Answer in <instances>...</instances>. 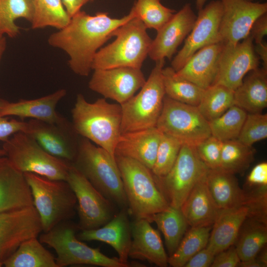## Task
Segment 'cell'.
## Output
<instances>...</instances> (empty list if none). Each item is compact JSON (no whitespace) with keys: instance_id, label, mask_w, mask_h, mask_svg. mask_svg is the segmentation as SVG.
<instances>
[{"instance_id":"34","label":"cell","mask_w":267,"mask_h":267,"mask_svg":"<svg viewBox=\"0 0 267 267\" xmlns=\"http://www.w3.org/2000/svg\"><path fill=\"white\" fill-rule=\"evenodd\" d=\"M234 105V90L220 84H214L204 90L198 110L208 121L223 114Z\"/></svg>"},{"instance_id":"43","label":"cell","mask_w":267,"mask_h":267,"mask_svg":"<svg viewBox=\"0 0 267 267\" xmlns=\"http://www.w3.org/2000/svg\"><path fill=\"white\" fill-rule=\"evenodd\" d=\"M222 144L211 135L195 146L199 157L209 169L220 168Z\"/></svg>"},{"instance_id":"28","label":"cell","mask_w":267,"mask_h":267,"mask_svg":"<svg viewBox=\"0 0 267 267\" xmlns=\"http://www.w3.org/2000/svg\"><path fill=\"white\" fill-rule=\"evenodd\" d=\"M206 180L211 194L221 210L246 205L249 193L240 188L235 174L220 168L208 169Z\"/></svg>"},{"instance_id":"25","label":"cell","mask_w":267,"mask_h":267,"mask_svg":"<svg viewBox=\"0 0 267 267\" xmlns=\"http://www.w3.org/2000/svg\"><path fill=\"white\" fill-rule=\"evenodd\" d=\"M33 206L30 188L24 174L7 158L0 157V212Z\"/></svg>"},{"instance_id":"4","label":"cell","mask_w":267,"mask_h":267,"mask_svg":"<svg viewBox=\"0 0 267 267\" xmlns=\"http://www.w3.org/2000/svg\"><path fill=\"white\" fill-rule=\"evenodd\" d=\"M122 178L129 214L148 221L170 206L150 169L133 159L115 156Z\"/></svg>"},{"instance_id":"42","label":"cell","mask_w":267,"mask_h":267,"mask_svg":"<svg viewBox=\"0 0 267 267\" xmlns=\"http://www.w3.org/2000/svg\"><path fill=\"white\" fill-rule=\"evenodd\" d=\"M4 15L12 26L18 27L15 21L24 18L32 22L34 14V0H0Z\"/></svg>"},{"instance_id":"32","label":"cell","mask_w":267,"mask_h":267,"mask_svg":"<svg viewBox=\"0 0 267 267\" xmlns=\"http://www.w3.org/2000/svg\"><path fill=\"white\" fill-rule=\"evenodd\" d=\"M246 221L234 244L240 261L257 257L267 242V223L249 218Z\"/></svg>"},{"instance_id":"24","label":"cell","mask_w":267,"mask_h":267,"mask_svg":"<svg viewBox=\"0 0 267 267\" xmlns=\"http://www.w3.org/2000/svg\"><path fill=\"white\" fill-rule=\"evenodd\" d=\"M162 135L156 127L122 133L115 156L133 159L151 170Z\"/></svg>"},{"instance_id":"20","label":"cell","mask_w":267,"mask_h":267,"mask_svg":"<svg viewBox=\"0 0 267 267\" xmlns=\"http://www.w3.org/2000/svg\"><path fill=\"white\" fill-rule=\"evenodd\" d=\"M129 214L128 209H120L110 221L101 227L81 230L78 238L81 241H97L110 245L117 253L119 260L130 267L128 259L132 232Z\"/></svg>"},{"instance_id":"23","label":"cell","mask_w":267,"mask_h":267,"mask_svg":"<svg viewBox=\"0 0 267 267\" xmlns=\"http://www.w3.org/2000/svg\"><path fill=\"white\" fill-rule=\"evenodd\" d=\"M144 219L135 218L131 223L132 242L129 257L147 261L160 267H166L168 258L159 232Z\"/></svg>"},{"instance_id":"8","label":"cell","mask_w":267,"mask_h":267,"mask_svg":"<svg viewBox=\"0 0 267 267\" xmlns=\"http://www.w3.org/2000/svg\"><path fill=\"white\" fill-rule=\"evenodd\" d=\"M5 156L19 171L66 180L70 163L45 151L30 135L17 132L3 142Z\"/></svg>"},{"instance_id":"18","label":"cell","mask_w":267,"mask_h":267,"mask_svg":"<svg viewBox=\"0 0 267 267\" xmlns=\"http://www.w3.org/2000/svg\"><path fill=\"white\" fill-rule=\"evenodd\" d=\"M259 60L249 35L235 45L224 44L214 84L222 85L235 90L246 74L258 68Z\"/></svg>"},{"instance_id":"13","label":"cell","mask_w":267,"mask_h":267,"mask_svg":"<svg viewBox=\"0 0 267 267\" xmlns=\"http://www.w3.org/2000/svg\"><path fill=\"white\" fill-rule=\"evenodd\" d=\"M222 13L221 0L212 1L198 11L194 26L181 49L171 62V67L179 70L201 48L220 42L219 29Z\"/></svg>"},{"instance_id":"14","label":"cell","mask_w":267,"mask_h":267,"mask_svg":"<svg viewBox=\"0 0 267 267\" xmlns=\"http://www.w3.org/2000/svg\"><path fill=\"white\" fill-rule=\"evenodd\" d=\"M25 133L33 138L47 153L72 163L77 155L78 135L72 124L63 118L56 123L30 119Z\"/></svg>"},{"instance_id":"55","label":"cell","mask_w":267,"mask_h":267,"mask_svg":"<svg viewBox=\"0 0 267 267\" xmlns=\"http://www.w3.org/2000/svg\"><path fill=\"white\" fill-rule=\"evenodd\" d=\"M5 156V151L2 148H0V157Z\"/></svg>"},{"instance_id":"26","label":"cell","mask_w":267,"mask_h":267,"mask_svg":"<svg viewBox=\"0 0 267 267\" xmlns=\"http://www.w3.org/2000/svg\"><path fill=\"white\" fill-rule=\"evenodd\" d=\"M180 208L191 227L212 226L221 210L208 189L206 175L195 185Z\"/></svg>"},{"instance_id":"40","label":"cell","mask_w":267,"mask_h":267,"mask_svg":"<svg viewBox=\"0 0 267 267\" xmlns=\"http://www.w3.org/2000/svg\"><path fill=\"white\" fill-rule=\"evenodd\" d=\"M182 144L176 138L163 134L151 169L154 176L163 177L170 171L178 158Z\"/></svg>"},{"instance_id":"52","label":"cell","mask_w":267,"mask_h":267,"mask_svg":"<svg viewBox=\"0 0 267 267\" xmlns=\"http://www.w3.org/2000/svg\"><path fill=\"white\" fill-rule=\"evenodd\" d=\"M267 266L257 257L245 261H240L238 266L241 267H266Z\"/></svg>"},{"instance_id":"22","label":"cell","mask_w":267,"mask_h":267,"mask_svg":"<svg viewBox=\"0 0 267 267\" xmlns=\"http://www.w3.org/2000/svg\"><path fill=\"white\" fill-rule=\"evenodd\" d=\"M223 46V44L219 42L201 48L179 70L175 71V77L188 81L204 89L214 85Z\"/></svg>"},{"instance_id":"3","label":"cell","mask_w":267,"mask_h":267,"mask_svg":"<svg viewBox=\"0 0 267 267\" xmlns=\"http://www.w3.org/2000/svg\"><path fill=\"white\" fill-rule=\"evenodd\" d=\"M105 197L120 209H128L120 172L115 157L82 137L72 163Z\"/></svg>"},{"instance_id":"38","label":"cell","mask_w":267,"mask_h":267,"mask_svg":"<svg viewBox=\"0 0 267 267\" xmlns=\"http://www.w3.org/2000/svg\"><path fill=\"white\" fill-rule=\"evenodd\" d=\"M247 112L232 105L220 117L209 122L211 135L222 142L237 139Z\"/></svg>"},{"instance_id":"53","label":"cell","mask_w":267,"mask_h":267,"mask_svg":"<svg viewBox=\"0 0 267 267\" xmlns=\"http://www.w3.org/2000/svg\"><path fill=\"white\" fill-rule=\"evenodd\" d=\"M6 47V40L4 36L0 37V61Z\"/></svg>"},{"instance_id":"6","label":"cell","mask_w":267,"mask_h":267,"mask_svg":"<svg viewBox=\"0 0 267 267\" xmlns=\"http://www.w3.org/2000/svg\"><path fill=\"white\" fill-rule=\"evenodd\" d=\"M30 188L33 201L46 232L67 221L75 214L76 196L68 183L32 173H23Z\"/></svg>"},{"instance_id":"41","label":"cell","mask_w":267,"mask_h":267,"mask_svg":"<svg viewBox=\"0 0 267 267\" xmlns=\"http://www.w3.org/2000/svg\"><path fill=\"white\" fill-rule=\"evenodd\" d=\"M267 137V114L247 113L237 140L248 146Z\"/></svg>"},{"instance_id":"27","label":"cell","mask_w":267,"mask_h":267,"mask_svg":"<svg viewBox=\"0 0 267 267\" xmlns=\"http://www.w3.org/2000/svg\"><path fill=\"white\" fill-rule=\"evenodd\" d=\"M249 216L246 205L221 210L212 225L206 247L216 255L234 245Z\"/></svg>"},{"instance_id":"30","label":"cell","mask_w":267,"mask_h":267,"mask_svg":"<svg viewBox=\"0 0 267 267\" xmlns=\"http://www.w3.org/2000/svg\"><path fill=\"white\" fill-rule=\"evenodd\" d=\"M6 267H58L55 258L37 237L23 242L3 261Z\"/></svg>"},{"instance_id":"5","label":"cell","mask_w":267,"mask_h":267,"mask_svg":"<svg viewBox=\"0 0 267 267\" xmlns=\"http://www.w3.org/2000/svg\"><path fill=\"white\" fill-rule=\"evenodd\" d=\"M146 30L136 17L122 25L114 32L115 40L95 54L92 70L120 67L141 69L152 41Z\"/></svg>"},{"instance_id":"35","label":"cell","mask_w":267,"mask_h":267,"mask_svg":"<svg viewBox=\"0 0 267 267\" xmlns=\"http://www.w3.org/2000/svg\"><path fill=\"white\" fill-rule=\"evenodd\" d=\"M175 72L171 67L163 69L165 95L178 102L197 106L205 89L188 81L177 78Z\"/></svg>"},{"instance_id":"50","label":"cell","mask_w":267,"mask_h":267,"mask_svg":"<svg viewBox=\"0 0 267 267\" xmlns=\"http://www.w3.org/2000/svg\"><path fill=\"white\" fill-rule=\"evenodd\" d=\"M70 17L81 10V8L91 0H61Z\"/></svg>"},{"instance_id":"58","label":"cell","mask_w":267,"mask_h":267,"mask_svg":"<svg viewBox=\"0 0 267 267\" xmlns=\"http://www.w3.org/2000/svg\"><path fill=\"white\" fill-rule=\"evenodd\" d=\"M94 0H91V1H93Z\"/></svg>"},{"instance_id":"9","label":"cell","mask_w":267,"mask_h":267,"mask_svg":"<svg viewBox=\"0 0 267 267\" xmlns=\"http://www.w3.org/2000/svg\"><path fill=\"white\" fill-rule=\"evenodd\" d=\"M63 222L40 236L39 240L55 251L58 267L76 265L102 267H128L118 258H110L78 238L77 225Z\"/></svg>"},{"instance_id":"7","label":"cell","mask_w":267,"mask_h":267,"mask_svg":"<svg viewBox=\"0 0 267 267\" xmlns=\"http://www.w3.org/2000/svg\"><path fill=\"white\" fill-rule=\"evenodd\" d=\"M165 59L155 61L138 93L120 104L122 133L156 127L165 96L162 74Z\"/></svg>"},{"instance_id":"1","label":"cell","mask_w":267,"mask_h":267,"mask_svg":"<svg viewBox=\"0 0 267 267\" xmlns=\"http://www.w3.org/2000/svg\"><path fill=\"white\" fill-rule=\"evenodd\" d=\"M134 17L132 8L120 18H112L105 12L90 15L80 10L71 17L66 26L51 34L47 42L67 53L68 65L74 73L88 76L97 51L114 36L117 28Z\"/></svg>"},{"instance_id":"11","label":"cell","mask_w":267,"mask_h":267,"mask_svg":"<svg viewBox=\"0 0 267 267\" xmlns=\"http://www.w3.org/2000/svg\"><path fill=\"white\" fill-rule=\"evenodd\" d=\"M156 127L182 144L194 146L211 135L209 121L197 106L178 102L166 95Z\"/></svg>"},{"instance_id":"45","label":"cell","mask_w":267,"mask_h":267,"mask_svg":"<svg viewBox=\"0 0 267 267\" xmlns=\"http://www.w3.org/2000/svg\"><path fill=\"white\" fill-rule=\"evenodd\" d=\"M240 262L235 246L233 245L217 254L211 267H236Z\"/></svg>"},{"instance_id":"15","label":"cell","mask_w":267,"mask_h":267,"mask_svg":"<svg viewBox=\"0 0 267 267\" xmlns=\"http://www.w3.org/2000/svg\"><path fill=\"white\" fill-rule=\"evenodd\" d=\"M42 231L34 206L0 212V260L3 262L23 242L38 237Z\"/></svg>"},{"instance_id":"17","label":"cell","mask_w":267,"mask_h":267,"mask_svg":"<svg viewBox=\"0 0 267 267\" xmlns=\"http://www.w3.org/2000/svg\"><path fill=\"white\" fill-rule=\"evenodd\" d=\"M145 81L141 69L120 67L95 69L89 88L104 98L122 104L133 96Z\"/></svg>"},{"instance_id":"49","label":"cell","mask_w":267,"mask_h":267,"mask_svg":"<svg viewBox=\"0 0 267 267\" xmlns=\"http://www.w3.org/2000/svg\"><path fill=\"white\" fill-rule=\"evenodd\" d=\"M19 34V28L10 25L6 19L0 3V37L7 35L11 38H14Z\"/></svg>"},{"instance_id":"44","label":"cell","mask_w":267,"mask_h":267,"mask_svg":"<svg viewBox=\"0 0 267 267\" xmlns=\"http://www.w3.org/2000/svg\"><path fill=\"white\" fill-rule=\"evenodd\" d=\"M27 127V122L9 120L0 115V140L4 142L17 132H25Z\"/></svg>"},{"instance_id":"54","label":"cell","mask_w":267,"mask_h":267,"mask_svg":"<svg viewBox=\"0 0 267 267\" xmlns=\"http://www.w3.org/2000/svg\"><path fill=\"white\" fill-rule=\"evenodd\" d=\"M207 0H196V7L198 11L203 8Z\"/></svg>"},{"instance_id":"29","label":"cell","mask_w":267,"mask_h":267,"mask_svg":"<svg viewBox=\"0 0 267 267\" xmlns=\"http://www.w3.org/2000/svg\"><path fill=\"white\" fill-rule=\"evenodd\" d=\"M234 90V105L249 113H262L267 106V70H252Z\"/></svg>"},{"instance_id":"16","label":"cell","mask_w":267,"mask_h":267,"mask_svg":"<svg viewBox=\"0 0 267 267\" xmlns=\"http://www.w3.org/2000/svg\"><path fill=\"white\" fill-rule=\"evenodd\" d=\"M222 13L220 22V42L233 45L247 36L254 22L267 12V3L248 0H221Z\"/></svg>"},{"instance_id":"2","label":"cell","mask_w":267,"mask_h":267,"mask_svg":"<svg viewBox=\"0 0 267 267\" xmlns=\"http://www.w3.org/2000/svg\"><path fill=\"white\" fill-rule=\"evenodd\" d=\"M72 125L79 135L115 156V148L122 134L120 104L110 103L105 98L89 102L79 93L72 109Z\"/></svg>"},{"instance_id":"57","label":"cell","mask_w":267,"mask_h":267,"mask_svg":"<svg viewBox=\"0 0 267 267\" xmlns=\"http://www.w3.org/2000/svg\"><path fill=\"white\" fill-rule=\"evenodd\" d=\"M251 0V1H252L253 0Z\"/></svg>"},{"instance_id":"21","label":"cell","mask_w":267,"mask_h":267,"mask_svg":"<svg viewBox=\"0 0 267 267\" xmlns=\"http://www.w3.org/2000/svg\"><path fill=\"white\" fill-rule=\"evenodd\" d=\"M66 94V90L62 89L33 99H20L11 102L0 98V115L3 117L14 116L56 123L63 117L57 112L56 107Z\"/></svg>"},{"instance_id":"33","label":"cell","mask_w":267,"mask_h":267,"mask_svg":"<svg viewBox=\"0 0 267 267\" xmlns=\"http://www.w3.org/2000/svg\"><path fill=\"white\" fill-rule=\"evenodd\" d=\"M212 227H191L169 257L168 264L173 267H184L190 259L206 247Z\"/></svg>"},{"instance_id":"51","label":"cell","mask_w":267,"mask_h":267,"mask_svg":"<svg viewBox=\"0 0 267 267\" xmlns=\"http://www.w3.org/2000/svg\"><path fill=\"white\" fill-rule=\"evenodd\" d=\"M255 51L263 63V68L267 70V44L262 42L256 44Z\"/></svg>"},{"instance_id":"10","label":"cell","mask_w":267,"mask_h":267,"mask_svg":"<svg viewBox=\"0 0 267 267\" xmlns=\"http://www.w3.org/2000/svg\"><path fill=\"white\" fill-rule=\"evenodd\" d=\"M208 168L199 157L195 146L182 144L178 158L164 176H154L155 181L169 205L180 208Z\"/></svg>"},{"instance_id":"12","label":"cell","mask_w":267,"mask_h":267,"mask_svg":"<svg viewBox=\"0 0 267 267\" xmlns=\"http://www.w3.org/2000/svg\"><path fill=\"white\" fill-rule=\"evenodd\" d=\"M66 181L77 199L81 230L98 228L110 221L116 213L115 206L98 191L71 163Z\"/></svg>"},{"instance_id":"37","label":"cell","mask_w":267,"mask_h":267,"mask_svg":"<svg viewBox=\"0 0 267 267\" xmlns=\"http://www.w3.org/2000/svg\"><path fill=\"white\" fill-rule=\"evenodd\" d=\"M255 150L237 139L223 142L220 168L232 174H242L253 162Z\"/></svg>"},{"instance_id":"36","label":"cell","mask_w":267,"mask_h":267,"mask_svg":"<svg viewBox=\"0 0 267 267\" xmlns=\"http://www.w3.org/2000/svg\"><path fill=\"white\" fill-rule=\"evenodd\" d=\"M34 14L31 22L33 29L51 27L61 29L71 19L61 0H34Z\"/></svg>"},{"instance_id":"47","label":"cell","mask_w":267,"mask_h":267,"mask_svg":"<svg viewBox=\"0 0 267 267\" xmlns=\"http://www.w3.org/2000/svg\"><path fill=\"white\" fill-rule=\"evenodd\" d=\"M215 255L206 247L194 255L184 267H211Z\"/></svg>"},{"instance_id":"46","label":"cell","mask_w":267,"mask_h":267,"mask_svg":"<svg viewBox=\"0 0 267 267\" xmlns=\"http://www.w3.org/2000/svg\"><path fill=\"white\" fill-rule=\"evenodd\" d=\"M247 181L250 185L267 186V163L256 165L248 175Z\"/></svg>"},{"instance_id":"31","label":"cell","mask_w":267,"mask_h":267,"mask_svg":"<svg viewBox=\"0 0 267 267\" xmlns=\"http://www.w3.org/2000/svg\"><path fill=\"white\" fill-rule=\"evenodd\" d=\"M149 222H155L163 233L170 256L178 247L188 225L180 208L170 205L166 210L153 215Z\"/></svg>"},{"instance_id":"48","label":"cell","mask_w":267,"mask_h":267,"mask_svg":"<svg viewBox=\"0 0 267 267\" xmlns=\"http://www.w3.org/2000/svg\"><path fill=\"white\" fill-rule=\"evenodd\" d=\"M267 34V14H263L254 22L249 35L256 44L263 42L264 37Z\"/></svg>"},{"instance_id":"39","label":"cell","mask_w":267,"mask_h":267,"mask_svg":"<svg viewBox=\"0 0 267 267\" xmlns=\"http://www.w3.org/2000/svg\"><path fill=\"white\" fill-rule=\"evenodd\" d=\"M132 9L135 17L147 29H153L157 31L171 19L176 12L163 5L161 0H137Z\"/></svg>"},{"instance_id":"56","label":"cell","mask_w":267,"mask_h":267,"mask_svg":"<svg viewBox=\"0 0 267 267\" xmlns=\"http://www.w3.org/2000/svg\"><path fill=\"white\" fill-rule=\"evenodd\" d=\"M3 266V262L0 260V267Z\"/></svg>"},{"instance_id":"19","label":"cell","mask_w":267,"mask_h":267,"mask_svg":"<svg viewBox=\"0 0 267 267\" xmlns=\"http://www.w3.org/2000/svg\"><path fill=\"white\" fill-rule=\"evenodd\" d=\"M197 16L191 5L185 4L159 30L152 40L148 56L155 62L171 59L192 30Z\"/></svg>"}]
</instances>
